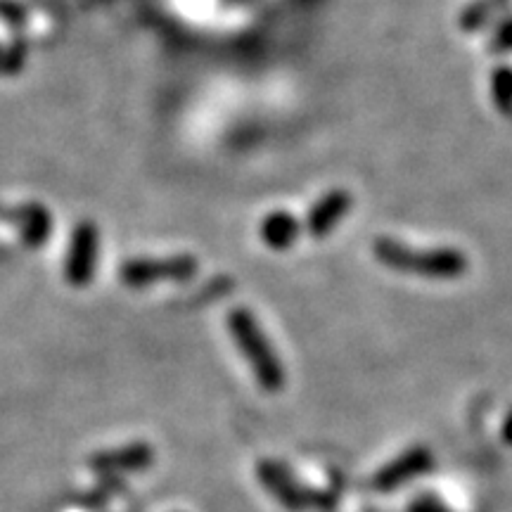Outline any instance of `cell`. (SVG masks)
I'll use <instances>...</instances> for the list:
<instances>
[{
  "instance_id": "7",
  "label": "cell",
  "mask_w": 512,
  "mask_h": 512,
  "mask_svg": "<svg viewBox=\"0 0 512 512\" xmlns=\"http://www.w3.org/2000/svg\"><path fill=\"white\" fill-rule=\"evenodd\" d=\"M192 271H195V266L188 259L162 261V264L155 261V264H126L121 278L131 287H143L147 283H155L159 278H188Z\"/></svg>"
},
{
  "instance_id": "11",
  "label": "cell",
  "mask_w": 512,
  "mask_h": 512,
  "mask_svg": "<svg viewBox=\"0 0 512 512\" xmlns=\"http://www.w3.org/2000/svg\"><path fill=\"white\" fill-rule=\"evenodd\" d=\"M503 437H505V441H508V444H512V413H510V418L503 427Z\"/></svg>"
},
{
  "instance_id": "8",
  "label": "cell",
  "mask_w": 512,
  "mask_h": 512,
  "mask_svg": "<svg viewBox=\"0 0 512 512\" xmlns=\"http://www.w3.org/2000/svg\"><path fill=\"white\" fill-rule=\"evenodd\" d=\"M430 465V453L427 451H411L406 453V456L394 460L392 465H387L384 470L380 472V477H377V489H394L396 484H403L408 482V479L420 475L425 467Z\"/></svg>"
},
{
  "instance_id": "2",
  "label": "cell",
  "mask_w": 512,
  "mask_h": 512,
  "mask_svg": "<svg viewBox=\"0 0 512 512\" xmlns=\"http://www.w3.org/2000/svg\"><path fill=\"white\" fill-rule=\"evenodd\" d=\"M228 328L240 354L245 356L247 366L252 368L259 387L268 394H278L287 382L285 368L264 335V330H261L259 320L254 318V313L247 309H235L228 316Z\"/></svg>"
},
{
  "instance_id": "10",
  "label": "cell",
  "mask_w": 512,
  "mask_h": 512,
  "mask_svg": "<svg viewBox=\"0 0 512 512\" xmlns=\"http://www.w3.org/2000/svg\"><path fill=\"white\" fill-rule=\"evenodd\" d=\"M491 93H494L496 107L505 114L512 112V69L498 67L491 79Z\"/></svg>"
},
{
  "instance_id": "3",
  "label": "cell",
  "mask_w": 512,
  "mask_h": 512,
  "mask_svg": "<svg viewBox=\"0 0 512 512\" xmlns=\"http://www.w3.org/2000/svg\"><path fill=\"white\" fill-rule=\"evenodd\" d=\"M155 463V448L145 441H133L117 448H107V451L93 453L88 460L91 470L100 475H131V472H143Z\"/></svg>"
},
{
  "instance_id": "1",
  "label": "cell",
  "mask_w": 512,
  "mask_h": 512,
  "mask_svg": "<svg viewBox=\"0 0 512 512\" xmlns=\"http://www.w3.org/2000/svg\"><path fill=\"white\" fill-rule=\"evenodd\" d=\"M373 256L389 271L420 275V278L432 280L463 278L467 268H470L467 256L456 247L413 249L406 242L387 238V235L373 240Z\"/></svg>"
},
{
  "instance_id": "4",
  "label": "cell",
  "mask_w": 512,
  "mask_h": 512,
  "mask_svg": "<svg viewBox=\"0 0 512 512\" xmlns=\"http://www.w3.org/2000/svg\"><path fill=\"white\" fill-rule=\"evenodd\" d=\"M256 475H259V482L264 484V489L271 491V496L285 508H290L294 512L309 508L311 498L306 491L299 486L294 479L290 477V472L283 470L280 465L271 463V460H261L256 465Z\"/></svg>"
},
{
  "instance_id": "5",
  "label": "cell",
  "mask_w": 512,
  "mask_h": 512,
  "mask_svg": "<svg viewBox=\"0 0 512 512\" xmlns=\"http://www.w3.org/2000/svg\"><path fill=\"white\" fill-rule=\"evenodd\" d=\"M351 209V195L347 190H330L328 195H323L313 204L309 211V219H306V230L313 238H325Z\"/></svg>"
},
{
  "instance_id": "9",
  "label": "cell",
  "mask_w": 512,
  "mask_h": 512,
  "mask_svg": "<svg viewBox=\"0 0 512 512\" xmlns=\"http://www.w3.org/2000/svg\"><path fill=\"white\" fill-rule=\"evenodd\" d=\"M299 221L287 211H275L261 221V240L271 249H290L299 238Z\"/></svg>"
},
{
  "instance_id": "6",
  "label": "cell",
  "mask_w": 512,
  "mask_h": 512,
  "mask_svg": "<svg viewBox=\"0 0 512 512\" xmlns=\"http://www.w3.org/2000/svg\"><path fill=\"white\" fill-rule=\"evenodd\" d=\"M98 256V233L93 226H81L72 238V252L67 261V275L74 285H86L93 275V261Z\"/></svg>"
}]
</instances>
